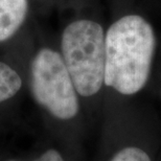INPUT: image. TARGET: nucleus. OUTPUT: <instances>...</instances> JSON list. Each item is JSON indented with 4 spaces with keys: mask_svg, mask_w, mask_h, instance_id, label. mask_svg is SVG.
<instances>
[{
    "mask_svg": "<svg viewBox=\"0 0 161 161\" xmlns=\"http://www.w3.org/2000/svg\"><path fill=\"white\" fill-rule=\"evenodd\" d=\"M155 44L152 26L140 16L117 20L105 36L104 83L121 94L137 93L149 79Z\"/></svg>",
    "mask_w": 161,
    "mask_h": 161,
    "instance_id": "nucleus-1",
    "label": "nucleus"
},
{
    "mask_svg": "<svg viewBox=\"0 0 161 161\" xmlns=\"http://www.w3.org/2000/svg\"><path fill=\"white\" fill-rule=\"evenodd\" d=\"M63 60L76 92L91 96L99 91L105 78V34L90 20L72 22L62 36Z\"/></svg>",
    "mask_w": 161,
    "mask_h": 161,
    "instance_id": "nucleus-2",
    "label": "nucleus"
},
{
    "mask_svg": "<svg viewBox=\"0 0 161 161\" xmlns=\"http://www.w3.org/2000/svg\"><path fill=\"white\" fill-rule=\"evenodd\" d=\"M31 92L54 117L70 119L79 112L76 90L60 53L44 48L31 62Z\"/></svg>",
    "mask_w": 161,
    "mask_h": 161,
    "instance_id": "nucleus-3",
    "label": "nucleus"
},
{
    "mask_svg": "<svg viewBox=\"0 0 161 161\" xmlns=\"http://www.w3.org/2000/svg\"><path fill=\"white\" fill-rule=\"evenodd\" d=\"M26 13L27 0H0V42L17 33Z\"/></svg>",
    "mask_w": 161,
    "mask_h": 161,
    "instance_id": "nucleus-4",
    "label": "nucleus"
},
{
    "mask_svg": "<svg viewBox=\"0 0 161 161\" xmlns=\"http://www.w3.org/2000/svg\"><path fill=\"white\" fill-rule=\"evenodd\" d=\"M22 80L14 69L0 62V103L16 95L21 88Z\"/></svg>",
    "mask_w": 161,
    "mask_h": 161,
    "instance_id": "nucleus-5",
    "label": "nucleus"
},
{
    "mask_svg": "<svg viewBox=\"0 0 161 161\" xmlns=\"http://www.w3.org/2000/svg\"><path fill=\"white\" fill-rule=\"evenodd\" d=\"M110 161H151V159L143 150L135 147H129L115 154Z\"/></svg>",
    "mask_w": 161,
    "mask_h": 161,
    "instance_id": "nucleus-6",
    "label": "nucleus"
},
{
    "mask_svg": "<svg viewBox=\"0 0 161 161\" xmlns=\"http://www.w3.org/2000/svg\"><path fill=\"white\" fill-rule=\"evenodd\" d=\"M35 161H64L61 154L56 150H48Z\"/></svg>",
    "mask_w": 161,
    "mask_h": 161,
    "instance_id": "nucleus-7",
    "label": "nucleus"
},
{
    "mask_svg": "<svg viewBox=\"0 0 161 161\" xmlns=\"http://www.w3.org/2000/svg\"><path fill=\"white\" fill-rule=\"evenodd\" d=\"M9 161H16V160H9Z\"/></svg>",
    "mask_w": 161,
    "mask_h": 161,
    "instance_id": "nucleus-8",
    "label": "nucleus"
}]
</instances>
